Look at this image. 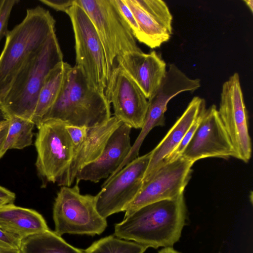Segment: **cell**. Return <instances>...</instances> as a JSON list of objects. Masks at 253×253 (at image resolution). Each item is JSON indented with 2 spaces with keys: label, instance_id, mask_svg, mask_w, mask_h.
I'll list each match as a JSON object with an SVG mask.
<instances>
[{
  "label": "cell",
  "instance_id": "ba28073f",
  "mask_svg": "<svg viewBox=\"0 0 253 253\" xmlns=\"http://www.w3.org/2000/svg\"><path fill=\"white\" fill-rule=\"evenodd\" d=\"M37 127L35 144L38 173L44 184H58L69 169L73 153V144L62 122L47 120Z\"/></svg>",
  "mask_w": 253,
  "mask_h": 253
},
{
  "label": "cell",
  "instance_id": "52a82bcc",
  "mask_svg": "<svg viewBox=\"0 0 253 253\" xmlns=\"http://www.w3.org/2000/svg\"><path fill=\"white\" fill-rule=\"evenodd\" d=\"M66 13L70 18L74 34L75 66L91 87L105 93L108 70L103 47L96 30L85 11L75 1Z\"/></svg>",
  "mask_w": 253,
  "mask_h": 253
},
{
  "label": "cell",
  "instance_id": "ffe728a7",
  "mask_svg": "<svg viewBox=\"0 0 253 253\" xmlns=\"http://www.w3.org/2000/svg\"><path fill=\"white\" fill-rule=\"evenodd\" d=\"M0 227L21 241L49 230L45 219L38 212L13 204L0 208Z\"/></svg>",
  "mask_w": 253,
  "mask_h": 253
},
{
  "label": "cell",
  "instance_id": "8992f818",
  "mask_svg": "<svg viewBox=\"0 0 253 253\" xmlns=\"http://www.w3.org/2000/svg\"><path fill=\"white\" fill-rule=\"evenodd\" d=\"M54 232L65 234L100 235L107 226L95 207V196L80 193L78 183L73 187L61 186L53 207Z\"/></svg>",
  "mask_w": 253,
  "mask_h": 253
},
{
  "label": "cell",
  "instance_id": "e0dca14e",
  "mask_svg": "<svg viewBox=\"0 0 253 253\" xmlns=\"http://www.w3.org/2000/svg\"><path fill=\"white\" fill-rule=\"evenodd\" d=\"M116 66L132 78L147 99L159 88L167 72L166 63L154 50L128 53L118 59Z\"/></svg>",
  "mask_w": 253,
  "mask_h": 253
},
{
  "label": "cell",
  "instance_id": "5bb4252c",
  "mask_svg": "<svg viewBox=\"0 0 253 253\" xmlns=\"http://www.w3.org/2000/svg\"><path fill=\"white\" fill-rule=\"evenodd\" d=\"M181 156L194 163L206 158L235 157L232 143L215 105L204 112Z\"/></svg>",
  "mask_w": 253,
  "mask_h": 253
},
{
  "label": "cell",
  "instance_id": "7a4b0ae2",
  "mask_svg": "<svg viewBox=\"0 0 253 253\" xmlns=\"http://www.w3.org/2000/svg\"><path fill=\"white\" fill-rule=\"evenodd\" d=\"M110 117V104L105 93L91 87L76 66L69 65L60 92L42 122L55 120L91 127Z\"/></svg>",
  "mask_w": 253,
  "mask_h": 253
},
{
  "label": "cell",
  "instance_id": "d6a6232c",
  "mask_svg": "<svg viewBox=\"0 0 253 253\" xmlns=\"http://www.w3.org/2000/svg\"><path fill=\"white\" fill-rule=\"evenodd\" d=\"M158 253H181L174 250L173 247H165L160 250Z\"/></svg>",
  "mask_w": 253,
  "mask_h": 253
},
{
  "label": "cell",
  "instance_id": "d6986e66",
  "mask_svg": "<svg viewBox=\"0 0 253 253\" xmlns=\"http://www.w3.org/2000/svg\"><path fill=\"white\" fill-rule=\"evenodd\" d=\"M206 109L204 99L198 96L192 98L165 137L150 151L149 163L143 183L147 181L159 169L163 161L177 147L190 126Z\"/></svg>",
  "mask_w": 253,
  "mask_h": 253
},
{
  "label": "cell",
  "instance_id": "d4e9b609",
  "mask_svg": "<svg viewBox=\"0 0 253 253\" xmlns=\"http://www.w3.org/2000/svg\"><path fill=\"white\" fill-rule=\"evenodd\" d=\"M20 2L18 0H3L0 8V42L8 32V25L13 7Z\"/></svg>",
  "mask_w": 253,
  "mask_h": 253
},
{
  "label": "cell",
  "instance_id": "1f68e13d",
  "mask_svg": "<svg viewBox=\"0 0 253 253\" xmlns=\"http://www.w3.org/2000/svg\"><path fill=\"white\" fill-rule=\"evenodd\" d=\"M0 253H20L19 250L7 248L0 246Z\"/></svg>",
  "mask_w": 253,
  "mask_h": 253
},
{
  "label": "cell",
  "instance_id": "4316f807",
  "mask_svg": "<svg viewBox=\"0 0 253 253\" xmlns=\"http://www.w3.org/2000/svg\"><path fill=\"white\" fill-rule=\"evenodd\" d=\"M65 128L71 139L73 148L78 147L85 138L87 128L65 124Z\"/></svg>",
  "mask_w": 253,
  "mask_h": 253
},
{
  "label": "cell",
  "instance_id": "44dd1931",
  "mask_svg": "<svg viewBox=\"0 0 253 253\" xmlns=\"http://www.w3.org/2000/svg\"><path fill=\"white\" fill-rule=\"evenodd\" d=\"M69 64L62 61L46 77L40 91L32 121L38 127L50 110L61 90L67 68Z\"/></svg>",
  "mask_w": 253,
  "mask_h": 253
},
{
  "label": "cell",
  "instance_id": "7402d4cb",
  "mask_svg": "<svg viewBox=\"0 0 253 253\" xmlns=\"http://www.w3.org/2000/svg\"><path fill=\"white\" fill-rule=\"evenodd\" d=\"M20 253H83V250L67 243L54 231H46L21 241Z\"/></svg>",
  "mask_w": 253,
  "mask_h": 253
},
{
  "label": "cell",
  "instance_id": "f1b7e54d",
  "mask_svg": "<svg viewBox=\"0 0 253 253\" xmlns=\"http://www.w3.org/2000/svg\"><path fill=\"white\" fill-rule=\"evenodd\" d=\"M42 3L58 11L66 13L74 4L75 0H40Z\"/></svg>",
  "mask_w": 253,
  "mask_h": 253
},
{
  "label": "cell",
  "instance_id": "f546056e",
  "mask_svg": "<svg viewBox=\"0 0 253 253\" xmlns=\"http://www.w3.org/2000/svg\"><path fill=\"white\" fill-rule=\"evenodd\" d=\"M9 124V119L0 123V159L1 158V150L7 134Z\"/></svg>",
  "mask_w": 253,
  "mask_h": 253
},
{
  "label": "cell",
  "instance_id": "836d02e7",
  "mask_svg": "<svg viewBox=\"0 0 253 253\" xmlns=\"http://www.w3.org/2000/svg\"><path fill=\"white\" fill-rule=\"evenodd\" d=\"M8 119V117L3 111L1 106L0 105V123Z\"/></svg>",
  "mask_w": 253,
  "mask_h": 253
},
{
  "label": "cell",
  "instance_id": "cb8c5ba5",
  "mask_svg": "<svg viewBox=\"0 0 253 253\" xmlns=\"http://www.w3.org/2000/svg\"><path fill=\"white\" fill-rule=\"evenodd\" d=\"M148 248L133 241L110 235L93 242L83 253H144Z\"/></svg>",
  "mask_w": 253,
  "mask_h": 253
},
{
  "label": "cell",
  "instance_id": "83f0119b",
  "mask_svg": "<svg viewBox=\"0 0 253 253\" xmlns=\"http://www.w3.org/2000/svg\"><path fill=\"white\" fill-rule=\"evenodd\" d=\"M21 240L0 227V246L19 250Z\"/></svg>",
  "mask_w": 253,
  "mask_h": 253
},
{
  "label": "cell",
  "instance_id": "4fadbf2b",
  "mask_svg": "<svg viewBox=\"0 0 253 253\" xmlns=\"http://www.w3.org/2000/svg\"><path fill=\"white\" fill-rule=\"evenodd\" d=\"M105 95L113 104L115 117L131 128H141L145 118L148 99L132 78L116 66L112 71Z\"/></svg>",
  "mask_w": 253,
  "mask_h": 253
},
{
  "label": "cell",
  "instance_id": "8d00e7d4",
  "mask_svg": "<svg viewBox=\"0 0 253 253\" xmlns=\"http://www.w3.org/2000/svg\"><path fill=\"white\" fill-rule=\"evenodd\" d=\"M3 0H0V8L2 5V2Z\"/></svg>",
  "mask_w": 253,
  "mask_h": 253
},
{
  "label": "cell",
  "instance_id": "4dcf8cb0",
  "mask_svg": "<svg viewBox=\"0 0 253 253\" xmlns=\"http://www.w3.org/2000/svg\"><path fill=\"white\" fill-rule=\"evenodd\" d=\"M15 198V194L14 193L0 186V199L7 200L13 203Z\"/></svg>",
  "mask_w": 253,
  "mask_h": 253
},
{
  "label": "cell",
  "instance_id": "9a60e30c",
  "mask_svg": "<svg viewBox=\"0 0 253 253\" xmlns=\"http://www.w3.org/2000/svg\"><path fill=\"white\" fill-rule=\"evenodd\" d=\"M139 28L136 38L151 48L167 42L172 33V15L162 0H124Z\"/></svg>",
  "mask_w": 253,
  "mask_h": 253
},
{
  "label": "cell",
  "instance_id": "603a6c76",
  "mask_svg": "<svg viewBox=\"0 0 253 253\" xmlns=\"http://www.w3.org/2000/svg\"><path fill=\"white\" fill-rule=\"evenodd\" d=\"M9 121L7 134L1 152V158L9 149H22L32 143L34 123L29 120L13 116Z\"/></svg>",
  "mask_w": 253,
  "mask_h": 253
},
{
  "label": "cell",
  "instance_id": "7c38bea8",
  "mask_svg": "<svg viewBox=\"0 0 253 253\" xmlns=\"http://www.w3.org/2000/svg\"><path fill=\"white\" fill-rule=\"evenodd\" d=\"M194 164L181 156L160 167L143 183L137 195L126 206L124 218L143 206L183 194Z\"/></svg>",
  "mask_w": 253,
  "mask_h": 253
},
{
  "label": "cell",
  "instance_id": "3957f363",
  "mask_svg": "<svg viewBox=\"0 0 253 253\" xmlns=\"http://www.w3.org/2000/svg\"><path fill=\"white\" fill-rule=\"evenodd\" d=\"M63 61L55 32L22 67L0 102L8 118L32 120L38 95L49 72Z\"/></svg>",
  "mask_w": 253,
  "mask_h": 253
},
{
  "label": "cell",
  "instance_id": "d590c367",
  "mask_svg": "<svg viewBox=\"0 0 253 253\" xmlns=\"http://www.w3.org/2000/svg\"><path fill=\"white\" fill-rule=\"evenodd\" d=\"M8 204H13L10 201L3 199H0V208L2 206Z\"/></svg>",
  "mask_w": 253,
  "mask_h": 253
},
{
  "label": "cell",
  "instance_id": "8fae6325",
  "mask_svg": "<svg viewBox=\"0 0 253 253\" xmlns=\"http://www.w3.org/2000/svg\"><path fill=\"white\" fill-rule=\"evenodd\" d=\"M217 111L233 147L235 158L248 163L252 155V143L248 114L238 73H235L223 83Z\"/></svg>",
  "mask_w": 253,
  "mask_h": 253
},
{
  "label": "cell",
  "instance_id": "5b68a950",
  "mask_svg": "<svg viewBox=\"0 0 253 253\" xmlns=\"http://www.w3.org/2000/svg\"><path fill=\"white\" fill-rule=\"evenodd\" d=\"M75 2L86 13L101 42L109 80L118 59L128 53L142 50L113 0H75Z\"/></svg>",
  "mask_w": 253,
  "mask_h": 253
},
{
  "label": "cell",
  "instance_id": "6da1fadb",
  "mask_svg": "<svg viewBox=\"0 0 253 253\" xmlns=\"http://www.w3.org/2000/svg\"><path fill=\"white\" fill-rule=\"evenodd\" d=\"M186 218L182 194L137 210L115 225L114 235L147 248L172 247L179 240Z\"/></svg>",
  "mask_w": 253,
  "mask_h": 253
},
{
  "label": "cell",
  "instance_id": "277c9868",
  "mask_svg": "<svg viewBox=\"0 0 253 253\" xmlns=\"http://www.w3.org/2000/svg\"><path fill=\"white\" fill-rule=\"evenodd\" d=\"M55 21L41 6L27 9L23 20L9 31L0 55V102L30 56L54 32Z\"/></svg>",
  "mask_w": 253,
  "mask_h": 253
},
{
  "label": "cell",
  "instance_id": "484cf974",
  "mask_svg": "<svg viewBox=\"0 0 253 253\" xmlns=\"http://www.w3.org/2000/svg\"><path fill=\"white\" fill-rule=\"evenodd\" d=\"M114 2L121 13L125 20L130 28L132 34L136 39L138 32L139 28L131 10L127 5L124 0H113Z\"/></svg>",
  "mask_w": 253,
  "mask_h": 253
},
{
  "label": "cell",
  "instance_id": "e575fe53",
  "mask_svg": "<svg viewBox=\"0 0 253 253\" xmlns=\"http://www.w3.org/2000/svg\"><path fill=\"white\" fill-rule=\"evenodd\" d=\"M244 2L246 4L247 6L250 8L251 11H253V0H244Z\"/></svg>",
  "mask_w": 253,
  "mask_h": 253
},
{
  "label": "cell",
  "instance_id": "ac0fdd59",
  "mask_svg": "<svg viewBox=\"0 0 253 253\" xmlns=\"http://www.w3.org/2000/svg\"><path fill=\"white\" fill-rule=\"evenodd\" d=\"M121 123L113 116L102 124L88 127L84 140L78 147L73 148L69 169L58 185L70 187L76 179L78 172L99 157L110 135Z\"/></svg>",
  "mask_w": 253,
  "mask_h": 253
},
{
  "label": "cell",
  "instance_id": "9c48e42d",
  "mask_svg": "<svg viewBox=\"0 0 253 253\" xmlns=\"http://www.w3.org/2000/svg\"><path fill=\"white\" fill-rule=\"evenodd\" d=\"M200 86L199 79L189 78L175 64H171L160 87L148 99V107L143 125L129 154L110 176L139 157V150L144 139L154 127L165 125V113L168 103L172 98L183 92H194Z\"/></svg>",
  "mask_w": 253,
  "mask_h": 253
},
{
  "label": "cell",
  "instance_id": "2e32d148",
  "mask_svg": "<svg viewBox=\"0 0 253 253\" xmlns=\"http://www.w3.org/2000/svg\"><path fill=\"white\" fill-rule=\"evenodd\" d=\"M131 129L130 127L122 123L110 135L99 157L78 172L77 183L81 180L97 183L113 174L131 149Z\"/></svg>",
  "mask_w": 253,
  "mask_h": 253
},
{
  "label": "cell",
  "instance_id": "30bf717a",
  "mask_svg": "<svg viewBox=\"0 0 253 253\" xmlns=\"http://www.w3.org/2000/svg\"><path fill=\"white\" fill-rule=\"evenodd\" d=\"M150 152L138 157L118 172L109 176L101 191L95 195V207L99 214L109 216L124 211L140 191L147 169Z\"/></svg>",
  "mask_w": 253,
  "mask_h": 253
}]
</instances>
